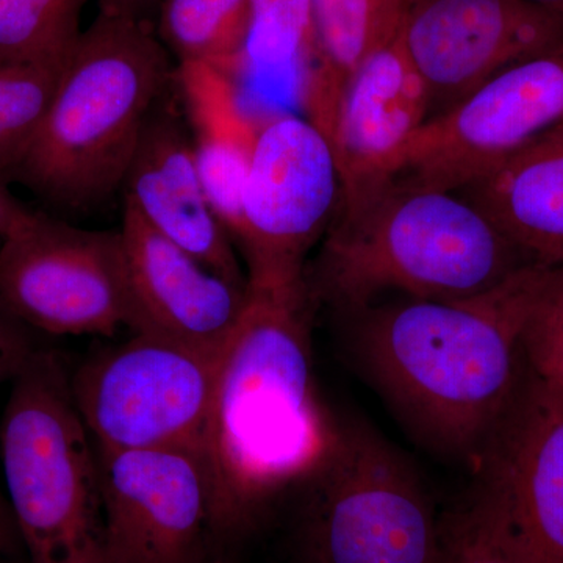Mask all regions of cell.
I'll return each instance as SVG.
<instances>
[{
  "mask_svg": "<svg viewBox=\"0 0 563 563\" xmlns=\"http://www.w3.org/2000/svg\"><path fill=\"white\" fill-rule=\"evenodd\" d=\"M429 117L428 88L396 32L355 69L336 109L329 141L342 177L340 210L362 206L390 184Z\"/></svg>",
  "mask_w": 563,
  "mask_h": 563,
  "instance_id": "15",
  "label": "cell"
},
{
  "mask_svg": "<svg viewBox=\"0 0 563 563\" xmlns=\"http://www.w3.org/2000/svg\"><path fill=\"white\" fill-rule=\"evenodd\" d=\"M0 301L36 332L114 336L132 331L121 231L74 228L32 214L0 240Z\"/></svg>",
  "mask_w": 563,
  "mask_h": 563,
  "instance_id": "9",
  "label": "cell"
},
{
  "mask_svg": "<svg viewBox=\"0 0 563 563\" xmlns=\"http://www.w3.org/2000/svg\"><path fill=\"white\" fill-rule=\"evenodd\" d=\"M455 192L533 261L563 266V124Z\"/></svg>",
  "mask_w": 563,
  "mask_h": 563,
  "instance_id": "17",
  "label": "cell"
},
{
  "mask_svg": "<svg viewBox=\"0 0 563 563\" xmlns=\"http://www.w3.org/2000/svg\"><path fill=\"white\" fill-rule=\"evenodd\" d=\"M563 124V43L517 63L422 125L390 184L457 191Z\"/></svg>",
  "mask_w": 563,
  "mask_h": 563,
  "instance_id": "10",
  "label": "cell"
},
{
  "mask_svg": "<svg viewBox=\"0 0 563 563\" xmlns=\"http://www.w3.org/2000/svg\"><path fill=\"white\" fill-rule=\"evenodd\" d=\"M36 333L0 301V385L13 383L41 350Z\"/></svg>",
  "mask_w": 563,
  "mask_h": 563,
  "instance_id": "26",
  "label": "cell"
},
{
  "mask_svg": "<svg viewBox=\"0 0 563 563\" xmlns=\"http://www.w3.org/2000/svg\"><path fill=\"white\" fill-rule=\"evenodd\" d=\"M124 203L211 272L250 287L231 235L211 209L184 122L162 101L152 110L125 174Z\"/></svg>",
  "mask_w": 563,
  "mask_h": 563,
  "instance_id": "16",
  "label": "cell"
},
{
  "mask_svg": "<svg viewBox=\"0 0 563 563\" xmlns=\"http://www.w3.org/2000/svg\"><path fill=\"white\" fill-rule=\"evenodd\" d=\"M317 62L310 0H250V31L231 77H290L299 85V95Z\"/></svg>",
  "mask_w": 563,
  "mask_h": 563,
  "instance_id": "21",
  "label": "cell"
},
{
  "mask_svg": "<svg viewBox=\"0 0 563 563\" xmlns=\"http://www.w3.org/2000/svg\"><path fill=\"white\" fill-rule=\"evenodd\" d=\"M342 206V177L331 141L306 117L276 114L258 125L243 191L236 244L250 287L306 288L310 251Z\"/></svg>",
  "mask_w": 563,
  "mask_h": 563,
  "instance_id": "8",
  "label": "cell"
},
{
  "mask_svg": "<svg viewBox=\"0 0 563 563\" xmlns=\"http://www.w3.org/2000/svg\"><path fill=\"white\" fill-rule=\"evenodd\" d=\"M0 462L31 563H106L98 453L57 351L41 347L11 383Z\"/></svg>",
  "mask_w": 563,
  "mask_h": 563,
  "instance_id": "5",
  "label": "cell"
},
{
  "mask_svg": "<svg viewBox=\"0 0 563 563\" xmlns=\"http://www.w3.org/2000/svg\"><path fill=\"white\" fill-rule=\"evenodd\" d=\"M398 2H401L404 5H406V0H398Z\"/></svg>",
  "mask_w": 563,
  "mask_h": 563,
  "instance_id": "32",
  "label": "cell"
},
{
  "mask_svg": "<svg viewBox=\"0 0 563 563\" xmlns=\"http://www.w3.org/2000/svg\"><path fill=\"white\" fill-rule=\"evenodd\" d=\"M303 487V563H435L442 515L412 463L368 426H336Z\"/></svg>",
  "mask_w": 563,
  "mask_h": 563,
  "instance_id": "6",
  "label": "cell"
},
{
  "mask_svg": "<svg viewBox=\"0 0 563 563\" xmlns=\"http://www.w3.org/2000/svg\"><path fill=\"white\" fill-rule=\"evenodd\" d=\"M310 312L306 288L250 287L221 352L203 442L213 536L247 531L331 446L339 424L314 383Z\"/></svg>",
  "mask_w": 563,
  "mask_h": 563,
  "instance_id": "2",
  "label": "cell"
},
{
  "mask_svg": "<svg viewBox=\"0 0 563 563\" xmlns=\"http://www.w3.org/2000/svg\"><path fill=\"white\" fill-rule=\"evenodd\" d=\"M162 0H99L101 13L140 22L150 21L157 13Z\"/></svg>",
  "mask_w": 563,
  "mask_h": 563,
  "instance_id": "28",
  "label": "cell"
},
{
  "mask_svg": "<svg viewBox=\"0 0 563 563\" xmlns=\"http://www.w3.org/2000/svg\"><path fill=\"white\" fill-rule=\"evenodd\" d=\"M132 333L220 354L250 301V287L211 272L124 203L121 225Z\"/></svg>",
  "mask_w": 563,
  "mask_h": 563,
  "instance_id": "14",
  "label": "cell"
},
{
  "mask_svg": "<svg viewBox=\"0 0 563 563\" xmlns=\"http://www.w3.org/2000/svg\"><path fill=\"white\" fill-rule=\"evenodd\" d=\"M476 476L526 561L563 563V396L529 369Z\"/></svg>",
  "mask_w": 563,
  "mask_h": 563,
  "instance_id": "13",
  "label": "cell"
},
{
  "mask_svg": "<svg viewBox=\"0 0 563 563\" xmlns=\"http://www.w3.org/2000/svg\"><path fill=\"white\" fill-rule=\"evenodd\" d=\"M173 79L146 22L99 13L63 69L20 162L0 176L63 210H90L122 190L152 110Z\"/></svg>",
  "mask_w": 563,
  "mask_h": 563,
  "instance_id": "4",
  "label": "cell"
},
{
  "mask_svg": "<svg viewBox=\"0 0 563 563\" xmlns=\"http://www.w3.org/2000/svg\"><path fill=\"white\" fill-rule=\"evenodd\" d=\"M206 563H222L220 561H211V559H209V561H207Z\"/></svg>",
  "mask_w": 563,
  "mask_h": 563,
  "instance_id": "31",
  "label": "cell"
},
{
  "mask_svg": "<svg viewBox=\"0 0 563 563\" xmlns=\"http://www.w3.org/2000/svg\"><path fill=\"white\" fill-rule=\"evenodd\" d=\"M158 40L184 63L232 76L250 31V0H162Z\"/></svg>",
  "mask_w": 563,
  "mask_h": 563,
  "instance_id": "20",
  "label": "cell"
},
{
  "mask_svg": "<svg viewBox=\"0 0 563 563\" xmlns=\"http://www.w3.org/2000/svg\"><path fill=\"white\" fill-rule=\"evenodd\" d=\"M340 211L303 282L310 303L346 313L387 295L472 298L537 263L455 191L388 184Z\"/></svg>",
  "mask_w": 563,
  "mask_h": 563,
  "instance_id": "3",
  "label": "cell"
},
{
  "mask_svg": "<svg viewBox=\"0 0 563 563\" xmlns=\"http://www.w3.org/2000/svg\"><path fill=\"white\" fill-rule=\"evenodd\" d=\"M65 66L0 63V176L13 168L46 117Z\"/></svg>",
  "mask_w": 563,
  "mask_h": 563,
  "instance_id": "23",
  "label": "cell"
},
{
  "mask_svg": "<svg viewBox=\"0 0 563 563\" xmlns=\"http://www.w3.org/2000/svg\"><path fill=\"white\" fill-rule=\"evenodd\" d=\"M529 373L563 396V266L551 265L523 332Z\"/></svg>",
  "mask_w": 563,
  "mask_h": 563,
  "instance_id": "25",
  "label": "cell"
},
{
  "mask_svg": "<svg viewBox=\"0 0 563 563\" xmlns=\"http://www.w3.org/2000/svg\"><path fill=\"white\" fill-rule=\"evenodd\" d=\"M398 35L428 88L432 120L563 43V11L531 0H406Z\"/></svg>",
  "mask_w": 563,
  "mask_h": 563,
  "instance_id": "11",
  "label": "cell"
},
{
  "mask_svg": "<svg viewBox=\"0 0 563 563\" xmlns=\"http://www.w3.org/2000/svg\"><path fill=\"white\" fill-rule=\"evenodd\" d=\"M0 558H3V555H0Z\"/></svg>",
  "mask_w": 563,
  "mask_h": 563,
  "instance_id": "33",
  "label": "cell"
},
{
  "mask_svg": "<svg viewBox=\"0 0 563 563\" xmlns=\"http://www.w3.org/2000/svg\"><path fill=\"white\" fill-rule=\"evenodd\" d=\"M106 563H206L210 483L206 461L180 448L103 451Z\"/></svg>",
  "mask_w": 563,
  "mask_h": 563,
  "instance_id": "12",
  "label": "cell"
},
{
  "mask_svg": "<svg viewBox=\"0 0 563 563\" xmlns=\"http://www.w3.org/2000/svg\"><path fill=\"white\" fill-rule=\"evenodd\" d=\"M435 563H529L483 488L440 518Z\"/></svg>",
  "mask_w": 563,
  "mask_h": 563,
  "instance_id": "24",
  "label": "cell"
},
{
  "mask_svg": "<svg viewBox=\"0 0 563 563\" xmlns=\"http://www.w3.org/2000/svg\"><path fill=\"white\" fill-rule=\"evenodd\" d=\"M531 2L547 7V9L563 11V0H531Z\"/></svg>",
  "mask_w": 563,
  "mask_h": 563,
  "instance_id": "30",
  "label": "cell"
},
{
  "mask_svg": "<svg viewBox=\"0 0 563 563\" xmlns=\"http://www.w3.org/2000/svg\"><path fill=\"white\" fill-rule=\"evenodd\" d=\"M318 62L299 95L306 118L331 139L344 87L363 60L398 32V0H310Z\"/></svg>",
  "mask_w": 563,
  "mask_h": 563,
  "instance_id": "19",
  "label": "cell"
},
{
  "mask_svg": "<svg viewBox=\"0 0 563 563\" xmlns=\"http://www.w3.org/2000/svg\"><path fill=\"white\" fill-rule=\"evenodd\" d=\"M21 553H24V548H22L20 531L11 512L5 490L0 488V555L13 558Z\"/></svg>",
  "mask_w": 563,
  "mask_h": 563,
  "instance_id": "29",
  "label": "cell"
},
{
  "mask_svg": "<svg viewBox=\"0 0 563 563\" xmlns=\"http://www.w3.org/2000/svg\"><path fill=\"white\" fill-rule=\"evenodd\" d=\"M192 129V151L211 209L236 242L243 224V191L258 125L243 109L235 80L202 63L176 73Z\"/></svg>",
  "mask_w": 563,
  "mask_h": 563,
  "instance_id": "18",
  "label": "cell"
},
{
  "mask_svg": "<svg viewBox=\"0 0 563 563\" xmlns=\"http://www.w3.org/2000/svg\"><path fill=\"white\" fill-rule=\"evenodd\" d=\"M35 211L29 210L22 206L9 188L0 180V240L9 236L10 233L18 231L21 225L31 220Z\"/></svg>",
  "mask_w": 563,
  "mask_h": 563,
  "instance_id": "27",
  "label": "cell"
},
{
  "mask_svg": "<svg viewBox=\"0 0 563 563\" xmlns=\"http://www.w3.org/2000/svg\"><path fill=\"white\" fill-rule=\"evenodd\" d=\"M221 352L133 333L92 354L69 373V383L95 446L180 448L203 457Z\"/></svg>",
  "mask_w": 563,
  "mask_h": 563,
  "instance_id": "7",
  "label": "cell"
},
{
  "mask_svg": "<svg viewBox=\"0 0 563 563\" xmlns=\"http://www.w3.org/2000/svg\"><path fill=\"white\" fill-rule=\"evenodd\" d=\"M551 265L463 299L374 302L355 312L363 373L418 442L477 474L526 376L523 332Z\"/></svg>",
  "mask_w": 563,
  "mask_h": 563,
  "instance_id": "1",
  "label": "cell"
},
{
  "mask_svg": "<svg viewBox=\"0 0 563 563\" xmlns=\"http://www.w3.org/2000/svg\"><path fill=\"white\" fill-rule=\"evenodd\" d=\"M88 0H0V63L65 66Z\"/></svg>",
  "mask_w": 563,
  "mask_h": 563,
  "instance_id": "22",
  "label": "cell"
}]
</instances>
